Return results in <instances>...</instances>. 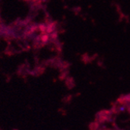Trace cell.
I'll return each mask as SVG.
<instances>
[{
  "instance_id": "6da1fadb",
  "label": "cell",
  "mask_w": 130,
  "mask_h": 130,
  "mask_svg": "<svg viewBox=\"0 0 130 130\" xmlns=\"http://www.w3.org/2000/svg\"><path fill=\"white\" fill-rule=\"evenodd\" d=\"M124 110H125V107L124 106H121V107L119 108V111H121V112L124 111Z\"/></svg>"
}]
</instances>
